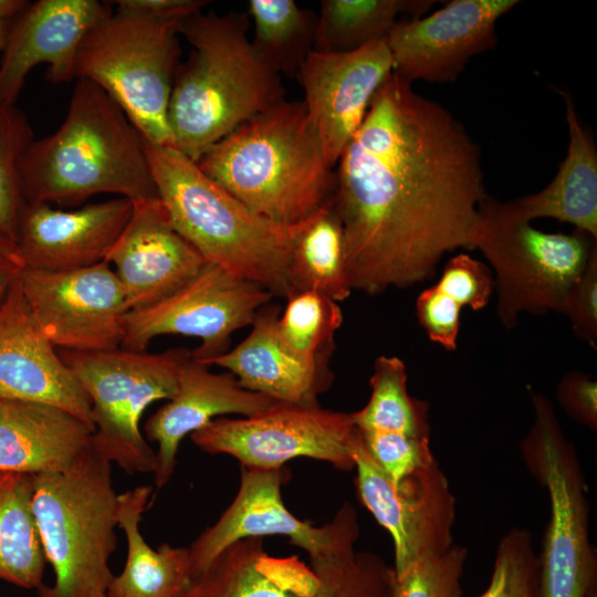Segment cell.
<instances>
[{
    "mask_svg": "<svg viewBox=\"0 0 597 597\" xmlns=\"http://www.w3.org/2000/svg\"><path fill=\"white\" fill-rule=\"evenodd\" d=\"M486 197L464 126L391 73L335 170L331 203L352 289L408 287L431 277L447 252L475 249Z\"/></svg>",
    "mask_w": 597,
    "mask_h": 597,
    "instance_id": "6da1fadb",
    "label": "cell"
},
{
    "mask_svg": "<svg viewBox=\"0 0 597 597\" xmlns=\"http://www.w3.org/2000/svg\"><path fill=\"white\" fill-rule=\"evenodd\" d=\"M19 178L25 203L76 207L100 193L132 202L158 197L140 133L105 91L83 78L61 126L25 149Z\"/></svg>",
    "mask_w": 597,
    "mask_h": 597,
    "instance_id": "7a4b0ae2",
    "label": "cell"
},
{
    "mask_svg": "<svg viewBox=\"0 0 597 597\" xmlns=\"http://www.w3.org/2000/svg\"><path fill=\"white\" fill-rule=\"evenodd\" d=\"M245 12L196 13L179 24L190 53L179 63L168 123L174 147L197 161L238 126L284 101L281 75L255 52Z\"/></svg>",
    "mask_w": 597,
    "mask_h": 597,
    "instance_id": "3957f363",
    "label": "cell"
},
{
    "mask_svg": "<svg viewBox=\"0 0 597 597\" xmlns=\"http://www.w3.org/2000/svg\"><path fill=\"white\" fill-rule=\"evenodd\" d=\"M253 212L292 226L331 200L326 161L303 101H282L238 126L196 161Z\"/></svg>",
    "mask_w": 597,
    "mask_h": 597,
    "instance_id": "277c9868",
    "label": "cell"
},
{
    "mask_svg": "<svg viewBox=\"0 0 597 597\" xmlns=\"http://www.w3.org/2000/svg\"><path fill=\"white\" fill-rule=\"evenodd\" d=\"M144 148L158 197L179 234L206 262L287 298L292 226L250 210L177 148L146 140Z\"/></svg>",
    "mask_w": 597,
    "mask_h": 597,
    "instance_id": "5b68a950",
    "label": "cell"
},
{
    "mask_svg": "<svg viewBox=\"0 0 597 597\" xmlns=\"http://www.w3.org/2000/svg\"><path fill=\"white\" fill-rule=\"evenodd\" d=\"M32 478V511L54 572L39 596L106 597L118 526L112 463L91 444L67 469Z\"/></svg>",
    "mask_w": 597,
    "mask_h": 597,
    "instance_id": "8992f818",
    "label": "cell"
},
{
    "mask_svg": "<svg viewBox=\"0 0 597 597\" xmlns=\"http://www.w3.org/2000/svg\"><path fill=\"white\" fill-rule=\"evenodd\" d=\"M180 22L113 11L83 38L74 80L95 83L115 101L144 140L174 147L168 107L180 63Z\"/></svg>",
    "mask_w": 597,
    "mask_h": 597,
    "instance_id": "52a82bcc",
    "label": "cell"
},
{
    "mask_svg": "<svg viewBox=\"0 0 597 597\" xmlns=\"http://www.w3.org/2000/svg\"><path fill=\"white\" fill-rule=\"evenodd\" d=\"M57 353L91 400L92 447L128 474L154 473L156 452L140 430V420L153 402L172 398L191 350L147 353L119 347Z\"/></svg>",
    "mask_w": 597,
    "mask_h": 597,
    "instance_id": "ba28073f",
    "label": "cell"
},
{
    "mask_svg": "<svg viewBox=\"0 0 597 597\" xmlns=\"http://www.w3.org/2000/svg\"><path fill=\"white\" fill-rule=\"evenodd\" d=\"M479 249L494 272L496 314L511 329L523 312L564 313L568 295L591 254L596 239L537 230L510 212L505 202L486 197L481 208Z\"/></svg>",
    "mask_w": 597,
    "mask_h": 597,
    "instance_id": "9c48e42d",
    "label": "cell"
},
{
    "mask_svg": "<svg viewBox=\"0 0 597 597\" xmlns=\"http://www.w3.org/2000/svg\"><path fill=\"white\" fill-rule=\"evenodd\" d=\"M532 402L534 421L521 452L549 499V520L538 555L540 597H587L597 582V564L588 536L585 476L552 402L541 394H532Z\"/></svg>",
    "mask_w": 597,
    "mask_h": 597,
    "instance_id": "30bf717a",
    "label": "cell"
},
{
    "mask_svg": "<svg viewBox=\"0 0 597 597\" xmlns=\"http://www.w3.org/2000/svg\"><path fill=\"white\" fill-rule=\"evenodd\" d=\"M356 431L350 413L274 401L252 416L216 418L190 439L201 451L231 455L248 469H279L302 457L350 471Z\"/></svg>",
    "mask_w": 597,
    "mask_h": 597,
    "instance_id": "8fae6325",
    "label": "cell"
},
{
    "mask_svg": "<svg viewBox=\"0 0 597 597\" xmlns=\"http://www.w3.org/2000/svg\"><path fill=\"white\" fill-rule=\"evenodd\" d=\"M273 295L263 286L206 262L200 271L164 300L126 316L122 348L146 350L160 335L201 339L191 352L207 363L228 350L234 331L251 325Z\"/></svg>",
    "mask_w": 597,
    "mask_h": 597,
    "instance_id": "7c38bea8",
    "label": "cell"
},
{
    "mask_svg": "<svg viewBox=\"0 0 597 597\" xmlns=\"http://www.w3.org/2000/svg\"><path fill=\"white\" fill-rule=\"evenodd\" d=\"M290 472L241 468L238 492L220 517L189 547L192 577L229 545L244 538L282 535L302 548L310 561H323L355 548L359 537L356 509L345 502L334 517L321 525L297 519L285 506L282 486Z\"/></svg>",
    "mask_w": 597,
    "mask_h": 597,
    "instance_id": "4fadbf2b",
    "label": "cell"
},
{
    "mask_svg": "<svg viewBox=\"0 0 597 597\" xmlns=\"http://www.w3.org/2000/svg\"><path fill=\"white\" fill-rule=\"evenodd\" d=\"M353 455L358 496L392 538L396 577L419 558L454 544L455 499L434 457L395 484L368 453L358 430Z\"/></svg>",
    "mask_w": 597,
    "mask_h": 597,
    "instance_id": "5bb4252c",
    "label": "cell"
},
{
    "mask_svg": "<svg viewBox=\"0 0 597 597\" xmlns=\"http://www.w3.org/2000/svg\"><path fill=\"white\" fill-rule=\"evenodd\" d=\"M19 284L34 318L56 348L105 352L122 346L129 307L108 262L69 271L23 268Z\"/></svg>",
    "mask_w": 597,
    "mask_h": 597,
    "instance_id": "9a60e30c",
    "label": "cell"
},
{
    "mask_svg": "<svg viewBox=\"0 0 597 597\" xmlns=\"http://www.w3.org/2000/svg\"><path fill=\"white\" fill-rule=\"evenodd\" d=\"M516 0H452L426 17L399 20L386 38L392 73L412 83L454 81L469 60L494 48L498 20Z\"/></svg>",
    "mask_w": 597,
    "mask_h": 597,
    "instance_id": "2e32d148",
    "label": "cell"
},
{
    "mask_svg": "<svg viewBox=\"0 0 597 597\" xmlns=\"http://www.w3.org/2000/svg\"><path fill=\"white\" fill-rule=\"evenodd\" d=\"M391 73L386 39L344 53L312 51L303 62L296 77L331 168L336 167L373 97Z\"/></svg>",
    "mask_w": 597,
    "mask_h": 597,
    "instance_id": "e0dca14e",
    "label": "cell"
},
{
    "mask_svg": "<svg viewBox=\"0 0 597 597\" xmlns=\"http://www.w3.org/2000/svg\"><path fill=\"white\" fill-rule=\"evenodd\" d=\"M55 348L18 277L0 304V399L50 405L94 430L91 400Z\"/></svg>",
    "mask_w": 597,
    "mask_h": 597,
    "instance_id": "ac0fdd59",
    "label": "cell"
},
{
    "mask_svg": "<svg viewBox=\"0 0 597 597\" xmlns=\"http://www.w3.org/2000/svg\"><path fill=\"white\" fill-rule=\"evenodd\" d=\"M111 2L38 0L28 2L14 20L0 59V104L15 105L29 72L46 64L53 84L74 80L78 46L100 20L112 13Z\"/></svg>",
    "mask_w": 597,
    "mask_h": 597,
    "instance_id": "d6986e66",
    "label": "cell"
},
{
    "mask_svg": "<svg viewBox=\"0 0 597 597\" xmlns=\"http://www.w3.org/2000/svg\"><path fill=\"white\" fill-rule=\"evenodd\" d=\"M105 261L114 265L129 311L164 300L206 263L175 229L159 197L133 202L132 216Z\"/></svg>",
    "mask_w": 597,
    "mask_h": 597,
    "instance_id": "ffe728a7",
    "label": "cell"
},
{
    "mask_svg": "<svg viewBox=\"0 0 597 597\" xmlns=\"http://www.w3.org/2000/svg\"><path fill=\"white\" fill-rule=\"evenodd\" d=\"M132 211L133 202L123 197L73 210L25 203L17 238L23 268L69 271L105 261Z\"/></svg>",
    "mask_w": 597,
    "mask_h": 597,
    "instance_id": "44dd1931",
    "label": "cell"
},
{
    "mask_svg": "<svg viewBox=\"0 0 597 597\" xmlns=\"http://www.w3.org/2000/svg\"><path fill=\"white\" fill-rule=\"evenodd\" d=\"M274 400L245 389L231 373H212L191 356L182 364L177 390L144 425L146 440L156 442L155 484L171 479L182 439L224 415L252 416Z\"/></svg>",
    "mask_w": 597,
    "mask_h": 597,
    "instance_id": "7402d4cb",
    "label": "cell"
},
{
    "mask_svg": "<svg viewBox=\"0 0 597 597\" xmlns=\"http://www.w3.org/2000/svg\"><path fill=\"white\" fill-rule=\"evenodd\" d=\"M279 317L277 305L261 307L250 334L234 348L210 359L207 366L228 369L242 387L274 401L317 406L320 394L332 380L328 367L293 356L280 341Z\"/></svg>",
    "mask_w": 597,
    "mask_h": 597,
    "instance_id": "603a6c76",
    "label": "cell"
},
{
    "mask_svg": "<svg viewBox=\"0 0 597 597\" xmlns=\"http://www.w3.org/2000/svg\"><path fill=\"white\" fill-rule=\"evenodd\" d=\"M93 432L60 408L0 399V472L63 471L91 447Z\"/></svg>",
    "mask_w": 597,
    "mask_h": 597,
    "instance_id": "cb8c5ba5",
    "label": "cell"
},
{
    "mask_svg": "<svg viewBox=\"0 0 597 597\" xmlns=\"http://www.w3.org/2000/svg\"><path fill=\"white\" fill-rule=\"evenodd\" d=\"M317 583L296 556H271L262 537H251L224 548L179 597H311Z\"/></svg>",
    "mask_w": 597,
    "mask_h": 597,
    "instance_id": "d4e9b609",
    "label": "cell"
},
{
    "mask_svg": "<svg viewBox=\"0 0 597 597\" xmlns=\"http://www.w3.org/2000/svg\"><path fill=\"white\" fill-rule=\"evenodd\" d=\"M569 143L552 181L538 192L506 201L510 212L531 222L552 218L597 239V149L580 124L568 94L563 93Z\"/></svg>",
    "mask_w": 597,
    "mask_h": 597,
    "instance_id": "484cf974",
    "label": "cell"
},
{
    "mask_svg": "<svg viewBox=\"0 0 597 597\" xmlns=\"http://www.w3.org/2000/svg\"><path fill=\"white\" fill-rule=\"evenodd\" d=\"M151 486L118 494L117 522L127 544L122 573L113 576L106 597H179L192 577L189 547L161 544L154 549L140 533Z\"/></svg>",
    "mask_w": 597,
    "mask_h": 597,
    "instance_id": "4316f807",
    "label": "cell"
},
{
    "mask_svg": "<svg viewBox=\"0 0 597 597\" xmlns=\"http://www.w3.org/2000/svg\"><path fill=\"white\" fill-rule=\"evenodd\" d=\"M289 276L291 294L314 291L337 303L350 295L343 229L331 200L292 224Z\"/></svg>",
    "mask_w": 597,
    "mask_h": 597,
    "instance_id": "83f0119b",
    "label": "cell"
},
{
    "mask_svg": "<svg viewBox=\"0 0 597 597\" xmlns=\"http://www.w3.org/2000/svg\"><path fill=\"white\" fill-rule=\"evenodd\" d=\"M493 292L491 268L469 254H457L447 262L438 282L419 294L417 320L431 342L455 350L462 308L485 307Z\"/></svg>",
    "mask_w": 597,
    "mask_h": 597,
    "instance_id": "f1b7e54d",
    "label": "cell"
},
{
    "mask_svg": "<svg viewBox=\"0 0 597 597\" xmlns=\"http://www.w3.org/2000/svg\"><path fill=\"white\" fill-rule=\"evenodd\" d=\"M32 492L31 474L0 472V580L39 589L46 558L32 511Z\"/></svg>",
    "mask_w": 597,
    "mask_h": 597,
    "instance_id": "f546056e",
    "label": "cell"
},
{
    "mask_svg": "<svg viewBox=\"0 0 597 597\" xmlns=\"http://www.w3.org/2000/svg\"><path fill=\"white\" fill-rule=\"evenodd\" d=\"M433 1L323 0L313 51L344 53L385 40L400 14L421 17Z\"/></svg>",
    "mask_w": 597,
    "mask_h": 597,
    "instance_id": "4dcf8cb0",
    "label": "cell"
},
{
    "mask_svg": "<svg viewBox=\"0 0 597 597\" xmlns=\"http://www.w3.org/2000/svg\"><path fill=\"white\" fill-rule=\"evenodd\" d=\"M248 14L258 55L279 75L296 76L313 51L317 14L294 0H250Z\"/></svg>",
    "mask_w": 597,
    "mask_h": 597,
    "instance_id": "1f68e13d",
    "label": "cell"
},
{
    "mask_svg": "<svg viewBox=\"0 0 597 597\" xmlns=\"http://www.w3.org/2000/svg\"><path fill=\"white\" fill-rule=\"evenodd\" d=\"M407 379L399 357L383 355L375 360L369 400L350 413L357 430L429 437L428 404L409 394Z\"/></svg>",
    "mask_w": 597,
    "mask_h": 597,
    "instance_id": "d6a6232c",
    "label": "cell"
},
{
    "mask_svg": "<svg viewBox=\"0 0 597 597\" xmlns=\"http://www.w3.org/2000/svg\"><path fill=\"white\" fill-rule=\"evenodd\" d=\"M286 300L277 321L282 345L305 363L327 366L334 335L343 324L338 303L314 291L295 292Z\"/></svg>",
    "mask_w": 597,
    "mask_h": 597,
    "instance_id": "836d02e7",
    "label": "cell"
},
{
    "mask_svg": "<svg viewBox=\"0 0 597 597\" xmlns=\"http://www.w3.org/2000/svg\"><path fill=\"white\" fill-rule=\"evenodd\" d=\"M317 587L311 597H392L395 572L374 552L355 548L312 561Z\"/></svg>",
    "mask_w": 597,
    "mask_h": 597,
    "instance_id": "e575fe53",
    "label": "cell"
},
{
    "mask_svg": "<svg viewBox=\"0 0 597 597\" xmlns=\"http://www.w3.org/2000/svg\"><path fill=\"white\" fill-rule=\"evenodd\" d=\"M33 139L25 114L15 105L0 104V232L15 244L20 214L25 205L19 163Z\"/></svg>",
    "mask_w": 597,
    "mask_h": 597,
    "instance_id": "d590c367",
    "label": "cell"
},
{
    "mask_svg": "<svg viewBox=\"0 0 597 597\" xmlns=\"http://www.w3.org/2000/svg\"><path fill=\"white\" fill-rule=\"evenodd\" d=\"M479 597H540V563L532 533L513 527L500 541L490 583Z\"/></svg>",
    "mask_w": 597,
    "mask_h": 597,
    "instance_id": "8d00e7d4",
    "label": "cell"
},
{
    "mask_svg": "<svg viewBox=\"0 0 597 597\" xmlns=\"http://www.w3.org/2000/svg\"><path fill=\"white\" fill-rule=\"evenodd\" d=\"M467 548L453 544L446 552L419 558L396 577L392 597H462Z\"/></svg>",
    "mask_w": 597,
    "mask_h": 597,
    "instance_id": "74e56055",
    "label": "cell"
},
{
    "mask_svg": "<svg viewBox=\"0 0 597 597\" xmlns=\"http://www.w3.org/2000/svg\"><path fill=\"white\" fill-rule=\"evenodd\" d=\"M358 432L368 453L395 484L434 457L429 437L388 431Z\"/></svg>",
    "mask_w": 597,
    "mask_h": 597,
    "instance_id": "f35d334b",
    "label": "cell"
},
{
    "mask_svg": "<svg viewBox=\"0 0 597 597\" xmlns=\"http://www.w3.org/2000/svg\"><path fill=\"white\" fill-rule=\"evenodd\" d=\"M569 317L575 336L597 348V250L573 286L564 313Z\"/></svg>",
    "mask_w": 597,
    "mask_h": 597,
    "instance_id": "ab89813d",
    "label": "cell"
},
{
    "mask_svg": "<svg viewBox=\"0 0 597 597\" xmlns=\"http://www.w3.org/2000/svg\"><path fill=\"white\" fill-rule=\"evenodd\" d=\"M556 397L561 407L577 422L597 428V384L582 371L567 373L558 383Z\"/></svg>",
    "mask_w": 597,
    "mask_h": 597,
    "instance_id": "60d3db41",
    "label": "cell"
},
{
    "mask_svg": "<svg viewBox=\"0 0 597 597\" xmlns=\"http://www.w3.org/2000/svg\"><path fill=\"white\" fill-rule=\"evenodd\" d=\"M115 11L158 22H181L199 13L209 3L205 0H118Z\"/></svg>",
    "mask_w": 597,
    "mask_h": 597,
    "instance_id": "b9f144b4",
    "label": "cell"
},
{
    "mask_svg": "<svg viewBox=\"0 0 597 597\" xmlns=\"http://www.w3.org/2000/svg\"><path fill=\"white\" fill-rule=\"evenodd\" d=\"M23 0H0V55L6 46L14 20L27 7Z\"/></svg>",
    "mask_w": 597,
    "mask_h": 597,
    "instance_id": "7bdbcfd3",
    "label": "cell"
},
{
    "mask_svg": "<svg viewBox=\"0 0 597 597\" xmlns=\"http://www.w3.org/2000/svg\"><path fill=\"white\" fill-rule=\"evenodd\" d=\"M23 265L19 259L0 253V304L19 277Z\"/></svg>",
    "mask_w": 597,
    "mask_h": 597,
    "instance_id": "ee69618b",
    "label": "cell"
},
{
    "mask_svg": "<svg viewBox=\"0 0 597 597\" xmlns=\"http://www.w3.org/2000/svg\"><path fill=\"white\" fill-rule=\"evenodd\" d=\"M0 253L20 260L17 244L12 240L7 238L4 234H2L1 232H0Z\"/></svg>",
    "mask_w": 597,
    "mask_h": 597,
    "instance_id": "f6af8a7d",
    "label": "cell"
},
{
    "mask_svg": "<svg viewBox=\"0 0 597 597\" xmlns=\"http://www.w3.org/2000/svg\"><path fill=\"white\" fill-rule=\"evenodd\" d=\"M587 597H597V582L590 587Z\"/></svg>",
    "mask_w": 597,
    "mask_h": 597,
    "instance_id": "bcb514c9",
    "label": "cell"
}]
</instances>
